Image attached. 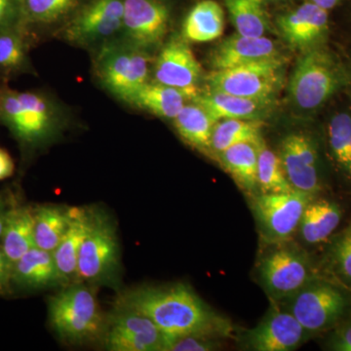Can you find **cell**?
I'll return each mask as SVG.
<instances>
[{"mask_svg": "<svg viewBox=\"0 0 351 351\" xmlns=\"http://www.w3.org/2000/svg\"><path fill=\"white\" fill-rule=\"evenodd\" d=\"M117 306L147 316L170 339L188 335L221 338L232 331L230 323L184 284L133 289L120 295Z\"/></svg>", "mask_w": 351, "mask_h": 351, "instance_id": "cell-1", "label": "cell"}, {"mask_svg": "<svg viewBox=\"0 0 351 351\" xmlns=\"http://www.w3.org/2000/svg\"><path fill=\"white\" fill-rule=\"evenodd\" d=\"M351 82L350 64L328 45L302 53L290 78V99L302 112L315 114Z\"/></svg>", "mask_w": 351, "mask_h": 351, "instance_id": "cell-2", "label": "cell"}, {"mask_svg": "<svg viewBox=\"0 0 351 351\" xmlns=\"http://www.w3.org/2000/svg\"><path fill=\"white\" fill-rule=\"evenodd\" d=\"M0 121L23 144L39 145L56 137L64 112L47 95L0 87Z\"/></svg>", "mask_w": 351, "mask_h": 351, "instance_id": "cell-3", "label": "cell"}, {"mask_svg": "<svg viewBox=\"0 0 351 351\" xmlns=\"http://www.w3.org/2000/svg\"><path fill=\"white\" fill-rule=\"evenodd\" d=\"M49 320L62 341L77 345L103 339L104 317L93 288L71 283L49 300Z\"/></svg>", "mask_w": 351, "mask_h": 351, "instance_id": "cell-4", "label": "cell"}, {"mask_svg": "<svg viewBox=\"0 0 351 351\" xmlns=\"http://www.w3.org/2000/svg\"><path fill=\"white\" fill-rule=\"evenodd\" d=\"M89 210V226L80 249L75 283L117 285L120 265L117 230L105 212Z\"/></svg>", "mask_w": 351, "mask_h": 351, "instance_id": "cell-5", "label": "cell"}, {"mask_svg": "<svg viewBox=\"0 0 351 351\" xmlns=\"http://www.w3.org/2000/svg\"><path fill=\"white\" fill-rule=\"evenodd\" d=\"M151 63L149 52L119 38L99 48L94 69L103 87L126 101L149 82Z\"/></svg>", "mask_w": 351, "mask_h": 351, "instance_id": "cell-6", "label": "cell"}, {"mask_svg": "<svg viewBox=\"0 0 351 351\" xmlns=\"http://www.w3.org/2000/svg\"><path fill=\"white\" fill-rule=\"evenodd\" d=\"M309 334L326 331L343 322L350 311L348 294L339 286L316 277L292 297L281 301Z\"/></svg>", "mask_w": 351, "mask_h": 351, "instance_id": "cell-7", "label": "cell"}, {"mask_svg": "<svg viewBox=\"0 0 351 351\" xmlns=\"http://www.w3.org/2000/svg\"><path fill=\"white\" fill-rule=\"evenodd\" d=\"M258 263V274L265 293L274 302L284 301L316 278L304 251L289 241L269 244Z\"/></svg>", "mask_w": 351, "mask_h": 351, "instance_id": "cell-8", "label": "cell"}, {"mask_svg": "<svg viewBox=\"0 0 351 351\" xmlns=\"http://www.w3.org/2000/svg\"><path fill=\"white\" fill-rule=\"evenodd\" d=\"M316 196L297 191L251 195L252 211L265 243H282L292 239L307 204Z\"/></svg>", "mask_w": 351, "mask_h": 351, "instance_id": "cell-9", "label": "cell"}, {"mask_svg": "<svg viewBox=\"0 0 351 351\" xmlns=\"http://www.w3.org/2000/svg\"><path fill=\"white\" fill-rule=\"evenodd\" d=\"M124 0H85L66 22L64 36L82 47H98L121 38Z\"/></svg>", "mask_w": 351, "mask_h": 351, "instance_id": "cell-10", "label": "cell"}, {"mask_svg": "<svg viewBox=\"0 0 351 351\" xmlns=\"http://www.w3.org/2000/svg\"><path fill=\"white\" fill-rule=\"evenodd\" d=\"M284 58L258 62L237 68L213 71L206 76L209 89L223 93L256 99L274 101L282 87Z\"/></svg>", "mask_w": 351, "mask_h": 351, "instance_id": "cell-11", "label": "cell"}, {"mask_svg": "<svg viewBox=\"0 0 351 351\" xmlns=\"http://www.w3.org/2000/svg\"><path fill=\"white\" fill-rule=\"evenodd\" d=\"M277 154L295 191L313 195L322 191L324 175L315 138L304 132L289 134L281 141Z\"/></svg>", "mask_w": 351, "mask_h": 351, "instance_id": "cell-12", "label": "cell"}, {"mask_svg": "<svg viewBox=\"0 0 351 351\" xmlns=\"http://www.w3.org/2000/svg\"><path fill=\"white\" fill-rule=\"evenodd\" d=\"M103 339L112 351H167L170 341L147 316L117 306L107 317Z\"/></svg>", "mask_w": 351, "mask_h": 351, "instance_id": "cell-13", "label": "cell"}, {"mask_svg": "<svg viewBox=\"0 0 351 351\" xmlns=\"http://www.w3.org/2000/svg\"><path fill=\"white\" fill-rule=\"evenodd\" d=\"M170 21L168 0H124L120 38L149 53L162 43Z\"/></svg>", "mask_w": 351, "mask_h": 351, "instance_id": "cell-14", "label": "cell"}, {"mask_svg": "<svg viewBox=\"0 0 351 351\" xmlns=\"http://www.w3.org/2000/svg\"><path fill=\"white\" fill-rule=\"evenodd\" d=\"M276 27L288 45L302 53L329 44L331 16L329 11L306 0L279 15Z\"/></svg>", "mask_w": 351, "mask_h": 351, "instance_id": "cell-15", "label": "cell"}, {"mask_svg": "<svg viewBox=\"0 0 351 351\" xmlns=\"http://www.w3.org/2000/svg\"><path fill=\"white\" fill-rule=\"evenodd\" d=\"M311 335L286 309L274 306L260 323L246 332L245 346L255 351H292Z\"/></svg>", "mask_w": 351, "mask_h": 351, "instance_id": "cell-16", "label": "cell"}, {"mask_svg": "<svg viewBox=\"0 0 351 351\" xmlns=\"http://www.w3.org/2000/svg\"><path fill=\"white\" fill-rule=\"evenodd\" d=\"M154 82L178 88L195 98L202 78V68L189 43L184 38H173L163 46L154 64Z\"/></svg>", "mask_w": 351, "mask_h": 351, "instance_id": "cell-17", "label": "cell"}, {"mask_svg": "<svg viewBox=\"0 0 351 351\" xmlns=\"http://www.w3.org/2000/svg\"><path fill=\"white\" fill-rule=\"evenodd\" d=\"M282 58L276 43L267 36L252 38L234 34L223 39L210 56L213 71L237 68Z\"/></svg>", "mask_w": 351, "mask_h": 351, "instance_id": "cell-18", "label": "cell"}, {"mask_svg": "<svg viewBox=\"0 0 351 351\" xmlns=\"http://www.w3.org/2000/svg\"><path fill=\"white\" fill-rule=\"evenodd\" d=\"M348 93V92H346ZM328 156L337 172L351 186V99L334 108L325 124Z\"/></svg>", "mask_w": 351, "mask_h": 351, "instance_id": "cell-19", "label": "cell"}, {"mask_svg": "<svg viewBox=\"0 0 351 351\" xmlns=\"http://www.w3.org/2000/svg\"><path fill=\"white\" fill-rule=\"evenodd\" d=\"M199 104L216 121L223 119L261 120L274 101L256 100L208 89L193 100Z\"/></svg>", "mask_w": 351, "mask_h": 351, "instance_id": "cell-20", "label": "cell"}, {"mask_svg": "<svg viewBox=\"0 0 351 351\" xmlns=\"http://www.w3.org/2000/svg\"><path fill=\"white\" fill-rule=\"evenodd\" d=\"M69 212L71 219L68 230L56 250L53 252L63 285L75 282L80 249L90 221L89 208L71 207Z\"/></svg>", "mask_w": 351, "mask_h": 351, "instance_id": "cell-21", "label": "cell"}, {"mask_svg": "<svg viewBox=\"0 0 351 351\" xmlns=\"http://www.w3.org/2000/svg\"><path fill=\"white\" fill-rule=\"evenodd\" d=\"M13 285L38 290L63 285L53 253L34 247L13 265Z\"/></svg>", "mask_w": 351, "mask_h": 351, "instance_id": "cell-22", "label": "cell"}, {"mask_svg": "<svg viewBox=\"0 0 351 351\" xmlns=\"http://www.w3.org/2000/svg\"><path fill=\"white\" fill-rule=\"evenodd\" d=\"M191 101H193L191 95L181 89L156 82H149L126 103L154 117L173 120Z\"/></svg>", "mask_w": 351, "mask_h": 351, "instance_id": "cell-23", "label": "cell"}, {"mask_svg": "<svg viewBox=\"0 0 351 351\" xmlns=\"http://www.w3.org/2000/svg\"><path fill=\"white\" fill-rule=\"evenodd\" d=\"M225 31V11L216 0H199L189 9L182 22V36L186 43L216 40Z\"/></svg>", "mask_w": 351, "mask_h": 351, "instance_id": "cell-24", "label": "cell"}, {"mask_svg": "<svg viewBox=\"0 0 351 351\" xmlns=\"http://www.w3.org/2000/svg\"><path fill=\"white\" fill-rule=\"evenodd\" d=\"M1 248L11 263H15L34 246V208L11 206L7 212L1 235Z\"/></svg>", "mask_w": 351, "mask_h": 351, "instance_id": "cell-25", "label": "cell"}, {"mask_svg": "<svg viewBox=\"0 0 351 351\" xmlns=\"http://www.w3.org/2000/svg\"><path fill=\"white\" fill-rule=\"evenodd\" d=\"M316 197L307 204L298 230L302 239L309 245L326 241L341 219V210L336 202Z\"/></svg>", "mask_w": 351, "mask_h": 351, "instance_id": "cell-26", "label": "cell"}, {"mask_svg": "<svg viewBox=\"0 0 351 351\" xmlns=\"http://www.w3.org/2000/svg\"><path fill=\"white\" fill-rule=\"evenodd\" d=\"M217 160L249 195L258 193V144L241 143L228 147L217 156Z\"/></svg>", "mask_w": 351, "mask_h": 351, "instance_id": "cell-27", "label": "cell"}, {"mask_svg": "<svg viewBox=\"0 0 351 351\" xmlns=\"http://www.w3.org/2000/svg\"><path fill=\"white\" fill-rule=\"evenodd\" d=\"M173 122L184 143L210 156L212 133L217 121L204 108L196 101H189Z\"/></svg>", "mask_w": 351, "mask_h": 351, "instance_id": "cell-28", "label": "cell"}, {"mask_svg": "<svg viewBox=\"0 0 351 351\" xmlns=\"http://www.w3.org/2000/svg\"><path fill=\"white\" fill-rule=\"evenodd\" d=\"M34 246L53 253L68 230L69 207L43 205L34 208Z\"/></svg>", "mask_w": 351, "mask_h": 351, "instance_id": "cell-29", "label": "cell"}, {"mask_svg": "<svg viewBox=\"0 0 351 351\" xmlns=\"http://www.w3.org/2000/svg\"><path fill=\"white\" fill-rule=\"evenodd\" d=\"M237 34L261 38L270 31L265 0H223Z\"/></svg>", "mask_w": 351, "mask_h": 351, "instance_id": "cell-30", "label": "cell"}, {"mask_svg": "<svg viewBox=\"0 0 351 351\" xmlns=\"http://www.w3.org/2000/svg\"><path fill=\"white\" fill-rule=\"evenodd\" d=\"M261 120L223 119L217 121L212 133L210 157L217 159L221 152L241 143H255L262 140Z\"/></svg>", "mask_w": 351, "mask_h": 351, "instance_id": "cell-31", "label": "cell"}, {"mask_svg": "<svg viewBox=\"0 0 351 351\" xmlns=\"http://www.w3.org/2000/svg\"><path fill=\"white\" fill-rule=\"evenodd\" d=\"M85 0H22L24 25H48L68 21Z\"/></svg>", "mask_w": 351, "mask_h": 351, "instance_id": "cell-32", "label": "cell"}, {"mask_svg": "<svg viewBox=\"0 0 351 351\" xmlns=\"http://www.w3.org/2000/svg\"><path fill=\"white\" fill-rule=\"evenodd\" d=\"M258 193H282L295 191L291 186L277 152L262 138L258 143Z\"/></svg>", "mask_w": 351, "mask_h": 351, "instance_id": "cell-33", "label": "cell"}, {"mask_svg": "<svg viewBox=\"0 0 351 351\" xmlns=\"http://www.w3.org/2000/svg\"><path fill=\"white\" fill-rule=\"evenodd\" d=\"M25 27L0 32V71L17 73L29 68Z\"/></svg>", "mask_w": 351, "mask_h": 351, "instance_id": "cell-34", "label": "cell"}, {"mask_svg": "<svg viewBox=\"0 0 351 351\" xmlns=\"http://www.w3.org/2000/svg\"><path fill=\"white\" fill-rule=\"evenodd\" d=\"M328 258L332 274L351 288V225L334 240Z\"/></svg>", "mask_w": 351, "mask_h": 351, "instance_id": "cell-35", "label": "cell"}, {"mask_svg": "<svg viewBox=\"0 0 351 351\" xmlns=\"http://www.w3.org/2000/svg\"><path fill=\"white\" fill-rule=\"evenodd\" d=\"M219 337L188 335L170 339L167 351H210L218 350Z\"/></svg>", "mask_w": 351, "mask_h": 351, "instance_id": "cell-36", "label": "cell"}, {"mask_svg": "<svg viewBox=\"0 0 351 351\" xmlns=\"http://www.w3.org/2000/svg\"><path fill=\"white\" fill-rule=\"evenodd\" d=\"M25 27L22 0H0V32Z\"/></svg>", "mask_w": 351, "mask_h": 351, "instance_id": "cell-37", "label": "cell"}, {"mask_svg": "<svg viewBox=\"0 0 351 351\" xmlns=\"http://www.w3.org/2000/svg\"><path fill=\"white\" fill-rule=\"evenodd\" d=\"M330 350L351 351V322L339 323L328 339Z\"/></svg>", "mask_w": 351, "mask_h": 351, "instance_id": "cell-38", "label": "cell"}, {"mask_svg": "<svg viewBox=\"0 0 351 351\" xmlns=\"http://www.w3.org/2000/svg\"><path fill=\"white\" fill-rule=\"evenodd\" d=\"M13 265L0 246V295L10 292L13 285Z\"/></svg>", "mask_w": 351, "mask_h": 351, "instance_id": "cell-39", "label": "cell"}, {"mask_svg": "<svg viewBox=\"0 0 351 351\" xmlns=\"http://www.w3.org/2000/svg\"><path fill=\"white\" fill-rule=\"evenodd\" d=\"M15 165H14L12 157L0 147V180L7 179L13 175Z\"/></svg>", "mask_w": 351, "mask_h": 351, "instance_id": "cell-40", "label": "cell"}, {"mask_svg": "<svg viewBox=\"0 0 351 351\" xmlns=\"http://www.w3.org/2000/svg\"><path fill=\"white\" fill-rule=\"evenodd\" d=\"M307 1L311 2V3H314L315 5L331 12L335 9L343 5L348 0H307Z\"/></svg>", "mask_w": 351, "mask_h": 351, "instance_id": "cell-41", "label": "cell"}, {"mask_svg": "<svg viewBox=\"0 0 351 351\" xmlns=\"http://www.w3.org/2000/svg\"><path fill=\"white\" fill-rule=\"evenodd\" d=\"M5 199L0 197V239H1L2 232H3L4 226H5L7 212L9 210Z\"/></svg>", "mask_w": 351, "mask_h": 351, "instance_id": "cell-42", "label": "cell"}, {"mask_svg": "<svg viewBox=\"0 0 351 351\" xmlns=\"http://www.w3.org/2000/svg\"><path fill=\"white\" fill-rule=\"evenodd\" d=\"M348 64H350V71H351V63H350V62H348ZM346 92H348V96H350V99H351V82H350V87H348V90Z\"/></svg>", "mask_w": 351, "mask_h": 351, "instance_id": "cell-43", "label": "cell"}, {"mask_svg": "<svg viewBox=\"0 0 351 351\" xmlns=\"http://www.w3.org/2000/svg\"><path fill=\"white\" fill-rule=\"evenodd\" d=\"M267 3H269V2H280V1H285V0H265Z\"/></svg>", "mask_w": 351, "mask_h": 351, "instance_id": "cell-44", "label": "cell"}]
</instances>
